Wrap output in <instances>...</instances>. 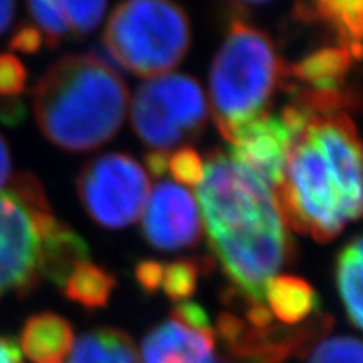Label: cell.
Wrapping results in <instances>:
<instances>
[{
    "label": "cell",
    "instance_id": "cell-16",
    "mask_svg": "<svg viewBox=\"0 0 363 363\" xmlns=\"http://www.w3.org/2000/svg\"><path fill=\"white\" fill-rule=\"evenodd\" d=\"M362 6L363 0H311L308 6L299 7V16L330 24L337 30L340 45H343L353 59H360Z\"/></svg>",
    "mask_w": 363,
    "mask_h": 363
},
{
    "label": "cell",
    "instance_id": "cell-6",
    "mask_svg": "<svg viewBox=\"0 0 363 363\" xmlns=\"http://www.w3.org/2000/svg\"><path fill=\"white\" fill-rule=\"evenodd\" d=\"M197 199L208 240L244 235L284 222L274 192L217 150L203 163Z\"/></svg>",
    "mask_w": 363,
    "mask_h": 363
},
{
    "label": "cell",
    "instance_id": "cell-31",
    "mask_svg": "<svg viewBox=\"0 0 363 363\" xmlns=\"http://www.w3.org/2000/svg\"><path fill=\"white\" fill-rule=\"evenodd\" d=\"M12 177V160L9 145L2 135H0V192L11 182Z\"/></svg>",
    "mask_w": 363,
    "mask_h": 363
},
{
    "label": "cell",
    "instance_id": "cell-26",
    "mask_svg": "<svg viewBox=\"0 0 363 363\" xmlns=\"http://www.w3.org/2000/svg\"><path fill=\"white\" fill-rule=\"evenodd\" d=\"M163 266H165V262L155 259H147L136 264L135 279L147 294H155L162 288Z\"/></svg>",
    "mask_w": 363,
    "mask_h": 363
},
{
    "label": "cell",
    "instance_id": "cell-25",
    "mask_svg": "<svg viewBox=\"0 0 363 363\" xmlns=\"http://www.w3.org/2000/svg\"><path fill=\"white\" fill-rule=\"evenodd\" d=\"M27 71L16 54L0 52V98L16 99L24 93Z\"/></svg>",
    "mask_w": 363,
    "mask_h": 363
},
{
    "label": "cell",
    "instance_id": "cell-15",
    "mask_svg": "<svg viewBox=\"0 0 363 363\" xmlns=\"http://www.w3.org/2000/svg\"><path fill=\"white\" fill-rule=\"evenodd\" d=\"M264 298L274 315L284 325H301L320 310V298L313 286L298 276H274L266 284Z\"/></svg>",
    "mask_w": 363,
    "mask_h": 363
},
{
    "label": "cell",
    "instance_id": "cell-17",
    "mask_svg": "<svg viewBox=\"0 0 363 363\" xmlns=\"http://www.w3.org/2000/svg\"><path fill=\"white\" fill-rule=\"evenodd\" d=\"M69 363H140L133 340L116 328H96L76 340Z\"/></svg>",
    "mask_w": 363,
    "mask_h": 363
},
{
    "label": "cell",
    "instance_id": "cell-13",
    "mask_svg": "<svg viewBox=\"0 0 363 363\" xmlns=\"http://www.w3.org/2000/svg\"><path fill=\"white\" fill-rule=\"evenodd\" d=\"M353 57L343 45H328L286 66L284 89L303 88L323 93L345 91V81L350 74ZM281 86V88H283Z\"/></svg>",
    "mask_w": 363,
    "mask_h": 363
},
{
    "label": "cell",
    "instance_id": "cell-22",
    "mask_svg": "<svg viewBox=\"0 0 363 363\" xmlns=\"http://www.w3.org/2000/svg\"><path fill=\"white\" fill-rule=\"evenodd\" d=\"M65 12L72 35H86L103 21L108 0H54Z\"/></svg>",
    "mask_w": 363,
    "mask_h": 363
},
{
    "label": "cell",
    "instance_id": "cell-19",
    "mask_svg": "<svg viewBox=\"0 0 363 363\" xmlns=\"http://www.w3.org/2000/svg\"><path fill=\"white\" fill-rule=\"evenodd\" d=\"M363 242L357 235L338 254L337 284L348 320L355 328H362V271Z\"/></svg>",
    "mask_w": 363,
    "mask_h": 363
},
{
    "label": "cell",
    "instance_id": "cell-7",
    "mask_svg": "<svg viewBox=\"0 0 363 363\" xmlns=\"http://www.w3.org/2000/svg\"><path fill=\"white\" fill-rule=\"evenodd\" d=\"M206 94L194 78L162 74L140 86L131 101V123L138 138L167 152L202 135L207 125Z\"/></svg>",
    "mask_w": 363,
    "mask_h": 363
},
{
    "label": "cell",
    "instance_id": "cell-3",
    "mask_svg": "<svg viewBox=\"0 0 363 363\" xmlns=\"http://www.w3.org/2000/svg\"><path fill=\"white\" fill-rule=\"evenodd\" d=\"M187 13L172 0H125L111 12L103 45L113 62L142 78L169 74L190 48Z\"/></svg>",
    "mask_w": 363,
    "mask_h": 363
},
{
    "label": "cell",
    "instance_id": "cell-27",
    "mask_svg": "<svg viewBox=\"0 0 363 363\" xmlns=\"http://www.w3.org/2000/svg\"><path fill=\"white\" fill-rule=\"evenodd\" d=\"M170 318L197 330H214L211 325V318H208L207 311L201 305L192 301L179 303L174 308V311H172Z\"/></svg>",
    "mask_w": 363,
    "mask_h": 363
},
{
    "label": "cell",
    "instance_id": "cell-29",
    "mask_svg": "<svg viewBox=\"0 0 363 363\" xmlns=\"http://www.w3.org/2000/svg\"><path fill=\"white\" fill-rule=\"evenodd\" d=\"M24 118L26 108L21 101H17V99H4V101L0 103V121H2L4 125H19Z\"/></svg>",
    "mask_w": 363,
    "mask_h": 363
},
{
    "label": "cell",
    "instance_id": "cell-12",
    "mask_svg": "<svg viewBox=\"0 0 363 363\" xmlns=\"http://www.w3.org/2000/svg\"><path fill=\"white\" fill-rule=\"evenodd\" d=\"M216 331L197 330L170 318L142 343V363H216Z\"/></svg>",
    "mask_w": 363,
    "mask_h": 363
},
{
    "label": "cell",
    "instance_id": "cell-5",
    "mask_svg": "<svg viewBox=\"0 0 363 363\" xmlns=\"http://www.w3.org/2000/svg\"><path fill=\"white\" fill-rule=\"evenodd\" d=\"M274 195L286 227L311 235L316 242H330L342 234L347 219L333 172L308 128L289 148Z\"/></svg>",
    "mask_w": 363,
    "mask_h": 363
},
{
    "label": "cell",
    "instance_id": "cell-21",
    "mask_svg": "<svg viewBox=\"0 0 363 363\" xmlns=\"http://www.w3.org/2000/svg\"><path fill=\"white\" fill-rule=\"evenodd\" d=\"M201 266L194 259H177L163 266L162 288L172 301L184 303L197 289Z\"/></svg>",
    "mask_w": 363,
    "mask_h": 363
},
{
    "label": "cell",
    "instance_id": "cell-14",
    "mask_svg": "<svg viewBox=\"0 0 363 363\" xmlns=\"http://www.w3.org/2000/svg\"><path fill=\"white\" fill-rule=\"evenodd\" d=\"M74 345L72 326L62 316L40 313L30 316L21 331V348L34 363H62Z\"/></svg>",
    "mask_w": 363,
    "mask_h": 363
},
{
    "label": "cell",
    "instance_id": "cell-34",
    "mask_svg": "<svg viewBox=\"0 0 363 363\" xmlns=\"http://www.w3.org/2000/svg\"><path fill=\"white\" fill-rule=\"evenodd\" d=\"M238 2H242V4H266V2H269V0H238Z\"/></svg>",
    "mask_w": 363,
    "mask_h": 363
},
{
    "label": "cell",
    "instance_id": "cell-10",
    "mask_svg": "<svg viewBox=\"0 0 363 363\" xmlns=\"http://www.w3.org/2000/svg\"><path fill=\"white\" fill-rule=\"evenodd\" d=\"M145 239L160 251L192 247L202 238V217L194 195L175 182L162 180L143 208Z\"/></svg>",
    "mask_w": 363,
    "mask_h": 363
},
{
    "label": "cell",
    "instance_id": "cell-28",
    "mask_svg": "<svg viewBox=\"0 0 363 363\" xmlns=\"http://www.w3.org/2000/svg\"><path fill=\"white\" fill-rule=\"evenodd\" d=\"M44 45V38L38 27L22 24L16 29L11 39V49L22 54H35Z\"/></svg>",
    "mask_w": 363,
    "mask_h": 363
},
{
    "label": "cell",
    "instance_id": "cell-11",
    "mask_svg": "<svg viewBox=\"0 0 363 363\" xmlns=\"http://www.w3.org/2000/svg\"><path fill=\"white\" fill-rule=\"evenodd\" d=\"M296 136L279 115H261L242 125L227 142L230 160L261 179L272 192L283 180L286 158Z\"/></svg>",
    "mask_w": 363,
    "mask_h": 363
},
{
    "label": "cell",
    "instance_id": "cell-30",
    "mask_svg": "<svg viewBox=\"0 0 363 363\" xmlns=\"http://www.w3.org/2000/svg\"><path fill=\"white\" fill-rule=\"evenodd\" d=\"M145 165H147L148 175H153V177L165 175L167 169H169V153L152 150V152H148L147 155H145Z\"/></svg>",
    "mask_w": 363,
    "mask_h": 363
},
{
    "label": "cell",
    "instance_id": "cell-20",
    "mask_svg": "<svg viewBox=\"0 0 363 363\" xmlns=\"http://www.w3.org/2000/svg\"><path fill=\"white\" fill-rule=\"evenodd\" d=\"M26 4L49 48H56L66 35H71L69 22L54 0H26Z\"/></svg>",
    "mask_w": 363,
    "mask_h": 363
},
{
    "label": "cell",
    "instance_id": "cell-2",
    "mask_svg": "<svg viewBox=\"0 0 363 363\" xmlns=\"http://www.w3.org/2000/svg\"><path fill=\"white\" fill-rule=\"evenodd\" d=\"M286 78V65L264 30L235 19L217 51L208 76L211 106L220 135L233 133L269 113L272 98Z\"/></svg>",
    "mask_w": 363,
    "mask_h": 363
},
{
    "label": "cell",
    "instance_id": "cell-8",
    "mask_svg": "<svg viewBox=\"0 0 363 363\" xmlns=\"http://www.w3.org/2000/svg\"><path fill=\"white\" fill-rule=\"evenodd\" d=\"M148 194L147 170L126 153H104L86 163L78 177L81 206L106 229H123L138 220Z\"/></svg>",
    "mask_w": 363,
    "mask_h": 363
},
{
    "label": "cell",
    "instance_id": "cell-32",
    "mask_svg": "<svg viewBox=\"0 0 363 363\" xmlns=\"http://www.w3.org/2000/svg\"><path fill=\"white\" fill-rule=\"evenodd\" d=\"M0 363H22L21 350L12 338L0 335Z\"/></svg>",
    "mask_w": 363,
    "mask_h": 363
},
{
    "label": "cell",
    "instance_id": "cell-18",
    "mask_svg": "<svg viewBox=\"0 0 363 363\" xmlns=\"http://www.w3.org/2000/svg\"><path fill=\"white\" fill-rule=\"evenodd\" d=\"M116 279L111 272L93 262H79L62 283V293L72 303H78L84 310H101L110 301Z\"/></svg>",
    "mask_w": 363,
    "mask_h": 363
},
{
    "label": "cell",
    "instance_id": "cell-33",
    "mask_svg": "<svg viewBox=\"0 0 363 363\" xmlns=\"http://www.w3.org/2000/svg\"><path fill=\"white\" fill-rule=\"evenodd\" d=\"M16 16V0H0V35L11 27Z\"/></svg>",
    "mask_w": 363,
    "mask_h": 363
},
{
    "label": "cell",
    "instance_id": "cell-23",
    "mask_svg": "<svg viewBox=\"0 0 363 363\" xmlns=\"http://www.w3.org/2000/svg\"><path fill=\"white\" fill-rule=\"evenodd\" d=\"M308 363H362V343L353 337H335L321 342Z\"/></svg>",
    "mask_w": 363,
    "mask_h": 363
},
{
    "label": "cell",
    "instance_id": "cell-4",
    "mask_svg": "<svg viewBox=\"0 0 363 363\" xmlns=\"http://www.w3.org/2000/svg\"><path fill=\"white\" fill-rule=\"evenodd\" d=\"M61 225L39 180L13 177L0 192V298L24 296L44 279L45 247Z\"/></svg>",
    "mask_w": 363,
    "mask_h": 363
},
{
    "label": "cell",
    "instance_id": "cell-9",
    "mask_svg": "<svg viewBox=\"0 0 363 363\" xmlns=\"http://www.w3.org/2000/svg\"><path fill=\"white\" fill-rule=\"evenodd\" d=\"M323 150L333 172L345 219L357 220L362 214V145L348 113L313 116L306 125Z\"/></svg>",
    "mask_w": 363,
    "mask_h": 363
},
{
    "label": "cell",
    "instance_id": "cell-1",
    "mask_svg": "<svg viewBox=\"0 0 363 363\" xmlns=\"http://www.w3.org/2000/svg\"><path fill=\"white\" fill-rule=\"evenodd\" d=\"M128 88L104 59L67 54L49 67L33 93L43 135L66 152H89L110 142L128 111Z\"/></svg>",
    "mask_w": 363,
    "mask_h": 363
},
{
    "label": "cell",
    "instance_id": "cell-24",
    "mask_svg": "<svg viewBox=\"0 0 363 363\" xmlns=\"http://www.w3.org/2000/svg\"><path fill=\"white\" fill-rule=\"evenodd\" d=\"M179 185L185 187H199L203 177L202 157L190 147H182L169 155V169Z\"/></svg>",
    "mask_w": 363,
    "mask_h": 363
}]
</instances>
